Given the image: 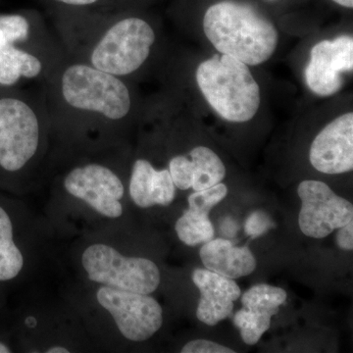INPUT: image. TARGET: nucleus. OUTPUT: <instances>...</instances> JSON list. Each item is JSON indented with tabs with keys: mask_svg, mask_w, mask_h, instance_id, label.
Masks as SVG:
<instances>
[{
	"mask_svg": "<svg viewBox=\"0 0 353 353\" xmlns=\"http://www.w3.org/2000/svg\"><path fill=\"white\" fill-rule=\"evenodd\" d=\"M50 130L114 132L129 119L134 97L125 79L67 58L43 85Z\"/></svg>",
	"mask_w": 353,
	"mask_h": 353,
	"instance_id": "f257e3e1",
	"label": "nucleus"
},
{
	"mask_svg": "<svg viewBox=\"0 0 353 353\" xmlns=\"http://www.w3.org/2000/svg\"><path fill=\"white\" fill-rule=\"evenodd\" d=\"M57 29L69 59L122 79L145 64L157 41L152 26L136 16L64 21Z\"/></svg>",
	"mask_w": 353,
	"mask_h": 353,
	"instance_id": "f03ea898",
	"label": "nucleus"
},
{
	"mask_svg": "<svg viewBox=\"0 0 353 353\" xmlns=\"http://www.w3.org/2000/svg\"><path fill=\"white\" fill-rule=\"evenodd\" d=\"M67 59L59 39L23 14L0 15V85H41Z\"/></svg>",
	"mask_w": 353,
	"mask_h": 353,
	"instance_id": "7ed1b4c3",
	"label": "nucleus"
},
{
	"mask_svg": "<svg viewBox=\"0 0 353 353\" xmlns=\"http://www.w3.org/2000/svg\"><path fill=\"white\" fill-rule=\"evenodd\" d=\"M203 30L221 54L246 65H259L270 59L277 48L275 26L252 7L234 1H221L206 10Z\"/></svg>",
	"mask_w": 353,
	"mask_h": 353,
	"instance_id": "20e7f679",
	"label": "nucleus"
},
{
	"mask_svg": "<svg viewBox=\"0 0 353 353\" xmlns=\"http://www.w3.org/2000/svg\"><path fill=\"white\" fill-rule=\"evenodd\" d=\"M196 83L204 99L223 119L252 120L260 108L261 94L248 65L228 55H214L199 65Z\"/></svg>",
	"mask_w": 353,
	"mask_h": 353,
	"instance_id": "39448f33",
	"label": "nucleus"
},
{
	"mask_svg": "<svg viewBox=\"0 0 353 353\" xmlns=\"http://www.w3.org/2000/svg\"><path fill=\"white\" fill-rule=\"evenodd\" d=\"M48 130L43 92L0 97V167L16 173L34 163Z\"/></svg>",
	"mask_w": 353,
	"mask_h": 353,
	"instance_id": "423d86ee",
	"label": "nucleus"
},
{
	"mask_svg": "<svg viewBox=\"0 0 353 353\" xmlns=\"http://www.w3.org/2000/svg\"><path fill=\"white\" fill-rule=\"evenodd\" d=\"M82 265L88 279L115 289L150 294L160 285V271L152 260L126 257L112 246L94 243L83 253Z\"/></svg>",
	"mask_w": 353,
	"mask_h": 353,
	"instance_id": "0eeeda50",
	"label": "nucleus"
},
{
	"mask_svg": "<svg viewBox=\"0 0 353 353\" xmlns=\"http://www.w3.org/2000/svg\"><path fill=\"white\" fill-rule=\"evenodd\" d=\"M97 299L127 340H148L163 324L161 305L148 294L103 285L97 290Z\"/></svg>",
	"mask_w": 353,
	"mask_h": 353,
	"instance_id": "6e6552de",
	"label": "nucleus"
},
{
	"mask_svg": "<svg viewBox=\"0 0 353 353\" xmlns=\"http://www.w3.org/2000/svg\"><path fill=\"white\" fill-rule=\"evenodd\" d=\"M63 187L99 214L108 218L123 214L121 199L125 194L124 183L108 165L88 162L73 167L64 176Z\"/></svg>",
	"mask_w": 353,
	"mask_h": 353,
	"instance_id": "1a4fd4ad",
	"label": "nucleus"
},
{
	"mask_svg": "<svg viewBox=\"0 0 353 353\" xmlns=\"http://www.w3.org/2000/svg\"><path fill=\"white\" fill-rule=\"evenodd\" d=\"M301 201L299 224L305 236L323 239L353 220L352 202L336 196L328 185L307 180L297 190Z\"/></svg>",
	"mask_w": 353,
	"mask_h": 353,
	"instance_id": "9d476101",
	"label": "nucleus"
},
{
	"mask_svg": "<svg viewBox=\"0 0 353 353\" xmlns=\"http://www.w3.org/2000/svg\"><path fill=\"white\" fill-rule=\"evenodd\" d=\"M352 69L353 39L345 34L313 46L304 76L311 92L329 97L341 90V75L352 72Z\"/></svg>",
	"mask_w": 353,
	"mask_h": 353,
	"instance_id": "9b49d317",
	"label": "nucleus"
},
{
	"mask_svg": "<svg viewBox=\"0 0 353 353\" xmlns=\"http://www.w3.org/2000/svg\"><path fill=\"white\" fill-rule=\"evenodd\" d=\"M309 160L316 170L329 175L353 169V114H343L316 136Z\"/></svg>",
	"mask_w": 353,
	"mask_h": 353,
	"instance_id": "f8f14e48",
	"label": "nucleus"
},
{
	"mask_svg": "<svg viewBox=\"0 0 353 353\" xmlns=\"http://www.w3.org/2000/svg\"><path fill=\"white\" fill-rule=\"evenodd\" d=\"M192 282L201 294L196 311L199 321L215 326L232 315L234 303L241 294L240 287L233 279L206 268H197L192 273Z\"/></svg>",
	"mask_w": 353,
	"mask_h": 353,
	"instance_id": "ddd939ff",
	"label": "nucleus"
},
{
	"mask_svg": "<svg viewBox=\"0 0 353 353\" xmlns=\"http://www.w3.org/2000/svg\"><path fill=\"white\" fill-rule=\"evenodd\" d=\"M130 196L141 208L168 206L176 196V187L168 169L157 170L148 159L139 158L132 164Z\"/></svg>",
	"mask_w": 353,
	"mask_h": 353,
	"instance_id": "4468645a",
	"label": "nucleus"
},
{
	"mask_svg": "<svg viewBox=\"0 0 353 353\" xmlns=\"http://www.w3.org/2000/svg\"><path fill=\"white\" fill-rule=\"evenodd\" d=\"M199 255L206 269L233 280L250 275L256 268V259L250 248L236 246L224 239L204 243Z\"/></svg>",
	"mask_w": 353,
	"mask_h": 353,
	"instance_id": "2eb2a0df",
	"label": "nucleus"
},
{
	"mask_svg": "<svg viewBox=\"0 0 353 353\" xmlns=\"http://www.w3.org/2000/svg\"><path fill=\"white\" fill-rule=\"evenodd\" d=\"M194 176L192 188L194 192L208 189L224 180L226 168L220 157L206 146H196L190 152Z\"/></svg>",
	"mask_w": 353,
	"mask_h": 353,
	"instance_id": "dca6fc26",
	"label": "nucleus"
},
{
	"mask_svg": "<svg viewBox=\"0 0 353 353\" xmlns=\"http://www.w3.org/2000/svg\"><path fill=\"white\" fill-rule=\"evenodd\" d=\"M24 267V256L14 243L13 226L8 213L0 206V281L17 277Z\"/></svg>",
	"mask_w": 353,
	"mask_h": 353,
	"instance_id": "f3484780",
	"label": "nucleus"
},
{
	"mask_svg": "<svg viewBox=\"0 0 353 353\" xmlns=\"http://www.w3.org/2000/svg\"><path fill=\"white\" fill-rule=\"evenodd\" d=\"M178 238L185 245L196 246L214 238V228L208 215L188 209L175 225Z\"/></svg>",
	"mask_w": 353,
	"mask_h": 353,
	"instance_id": "a211bd4d",
	"label": "nucleus"
},
{
	"mask_svg": "<svg viewBox=\"0 0 353 353\" xmlns=\"http://www.w3.org/2000/svg\"><path fill=\"white\" fill-rule=\"evenodd\" d=\"M288 294L285 290L274 285L260 284L250 288L241 296L243 308L252 312L273 316L285 304Z\"/></svg>",
	"mask_w": 353,
	"mask_h": 353,
	"instance_id": "6ab92c4d",
	"label": "nucleus"
},
{
	"mask_svg": "<svg viewBox=\"0 0 353 353\" xmlns=\"http://www.w3.org/2000/svg\"><path fill=\"white\" fill-rule=\"evenodd\" d=\"M234 323L240 329L241 336L246 345L259 343L265 332L271 326V316L252 312L243 308L234 316Z\"/></svg>",
	"mask_w": 353,
	"mask_h": 353,
	"instance_id": "aec40b11",
	"label": "nucleus"
},
{
	"mask_svg": "<svg viewBox=\"0 0 353 353\" xmlns=\"http://www.w3.org/2000/svg\"><path fill=\"white\" fill-rule=\"evenodd\" d=\"M227 194L226 185L222 183H217L208 189L199 190L189 196V209L208 215L211 209L222 201Z\"/></svg>",
	"mask_w": 353,
	"mask_h": 353,
	"instance_id": "412c9836",
	"label": "nucleus"
},
{
	"mask_svg": "<svg viewBox=\"0 0 353 353\" xmlns=\"http://www.w3.org/2000/svg\"><path fill=\"white\" fill-rule=\"evenodd\" d=\"M168 170L174 185L179 190H187L192 188L194 169L190 158L183 155H176L171 158Z\"/></svg>",
	"mask_w": 353,
	"mask_h": 353,
	"instance_id": "4be33fe9",
	"label": "nucleus"
},
{
	"mask_svg": "<svg viewBox=\"0 0 353 353\" xmlns=\"http://www.w3.org/2000/svg\"><path fill=\"white\" fill-rule=\"evenodd\" d=\"M274 227L270 216L263 211H255L245 221V231L252 238H259Z\"/></svg>",
	"mask_w": 353,
	"mask_h": 353,
	"instance_id": "5701e85b",
	"label": "nucleus"
},
{
	"mask_svg": "<svg viewBox=\"0 0 353 353\" xmlns=\"http://www.w3.org/2000/svg\"><path fill=\"white\" fill-rule=\"evenodd\" d=\"M183 353H234L231 348L224 347L215 341L196 340L188 343L182 350Z\"/></svg>",
	"mask_w": 353,
	"mask_h": 353,
	"instance_id": "b1692460",
	"label": "nucleus"
},
{
	"mask_svg": "<svg viewBox=\"0 0 353 353\" xmlns=\"http://www.w3.org/2000/svg\"><path fill=\"white\" fill-rule=\"evenodd\" d=\"M336 243L341 250H353V221L339 229L336 234Z\"/></svg>",
	"mask_w": 353,
	"mask_h": 353,
	"instance_id": "393cba45",
	"label": "nucleus"
},
{
	"mask_svg": "<svg viewBox=\"0 0 353 353\" xmlns=\"http://www.w3.org/2000/svg\"><path fill=\"white\" fill-rule=\"evenodd\" d=\"M57 3L72 8H88L97 6L101 0H54Z\"/></svg>",
	"mask_w": 353,
	"mask_h": 353,
	"instance_id": "a878e982",
	"label": "nucleus"
},
{
	"mask_svg": "<svg viewBox=\"0 0 353 353\" xmlns=\"http://www.w3.org/2000/svg\"><path fill=\"white\" fill-rule=\"evenodd\" d=\"M48 353H69L70 350L68 348L64 347H60V345H54V347H50L46 350Z\"/></svg>",
	"mask_w": 353,
	"mask_h": 353,
	"instance_id": "bb28decb",
	"label": "nucleus"
},
{
	"mask_svg": "<svg viewBox=\"0 0 353 353\" xmlns=\"http://www.w3.org/2000/svg\"><path fill=\"white\" fill-rule=\"evenodd\" d=\"M333 1L341 6L347 7V8H352L353 7V0H333Z\"/></svg>",
	"mask_w": 353,
	"mask_h": 353,
	"instance_id": "cd10ccee",
	"label": "nucleus"
},
{
	"mask_svg": "<svg viewBox=\"0 0 353 353\" xmlns=\"http://www.w3.org/2000/svg\"><path fill=\"white\" fill-rule=\"evenodd\" d=\"M11 352L10 348L4 345L3 343L0 341V353H9Z\"/></svg>",
	"mask_w": 353,
	"mask_h": 353,
	"instance_id": "c85d7f7f",
	"label": "nucleus"
},
{
	"mask_svg": "<svg viewBox=\"0 0 353 353\" xmlns=\"http://www.w3.org/2000/svg\"><path fill=\"white\" fill-rule=\"evenodd\" d=\"M269 1H273V0H269Z\"/></svg>",
	"mask_w": 353,
	"mask_h": 353,
	"instance_id": "c756f323",
	"label": "nucleus"
}]
</instances>
